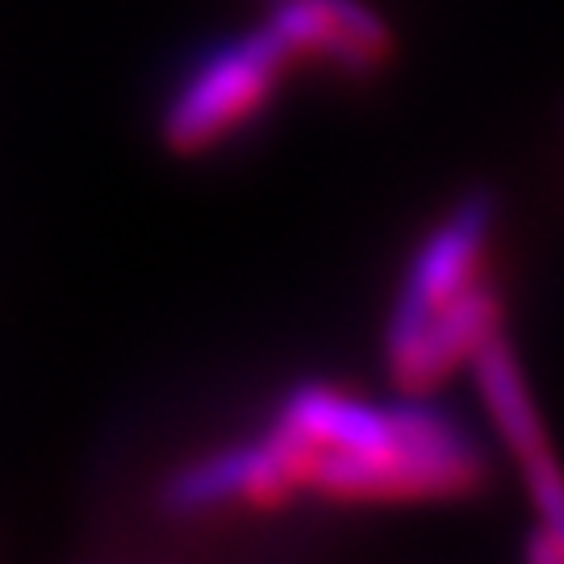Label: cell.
I'll use <instances>...</instances> for the list:
<instances>
[{
    "mask_svg": "<svg viewBox=\"0 0 564 564\" xmlns=\"http://www.w3.org/2000/svg\"><path fill=\"white\" fill-rule=\"evenodd\" d=\"M473 372H477V384H481V402L489 423L498 426L502 444L519 456V464L547 456L552 444H547V431L540 423L535 398H531L523 368H519V360H514V351H510V343L502 335H494L473 356Z\"/></svg>",
    "mask_w": 564,
    "mask_h": 564,
    "instance_id": "5",
    "label": "cell"
},
{
    "mask_svg": "<svg viewBox=\"0 0 564 564\" xmlns=\"http://www.w3.org/2000/svg\"><path fill=\"white\" fill-rule=\"evenodd\" d=\"M502 330V297L489 281L473 284L460 302L431 314L423 323L384 330V364L402 393H431L456 368Z\"/></svg>",
    "mask_w": 564,
    "mask_h": 564,
    "instance_id": "4",
    "label": "cell"
},
{
    "mask_svg": "<svg viewBox=\"0 0 564 564\" xmlns=\"http://www.w3.org/2000/svg\"><path fill=\"white\" fill-rule=\"evenodd\" d=\"M263 25L289 46V55H314V59L335 63V67L351 72V76H364V72L381 67V59L368 55L318 0H272Z\"/></svg>",
    "mask_w": 564,
    "mask_h": 564,
    "instance_id": "7",
    "label": "cell"
},
{
    "mask_svg": "<svg viewBox=\"0 0 564 564\" xmlns=\"http://www.w3.org/2000/svg\"><path fill=\"white\" fill-rule=\"evenodd\" d=\"M289 59H293L289 46L268 25H256L251 34L223 42L193 67V76L167 101L163 142L172 151L193 155L235 134L242 121H251L272 101Z\"/></svg>",
    "mask_w": 564,
    "mask_h": 564,
    "instance_id": "2",
    "label": "cell"
},
{
    "mask_svg": "<svg viewBox=\"0 0 564 564\" xmlns=\"http://www.w3.org/2000/svg\"><path fill=\"white\" fill-rule=\"evenodd\" d=\"M330 18L339 21L343 30L351 34V39L360 42L368 55H377V59H384L389 55V46H393V39H389V25H384L364 0H318Z\"/></svg>",
    "mask_w": 564,
    "mask_h": 564,
    "instance_id": "8",
    "label": "cell"
},
{
    "mask_svg": "<svg viewBox=\"0 0 564 564\" xmlns=\"http://www.w3.org/2000/svg\"><path fill=\"white\" fill-rule=\"evenodd\" d=\"M494 214H498L494 197L473 193L419 242L384 330H402V326L423 323L431 314L447 310L452 302H460L473 284L485 281L481 272L489 235H494Z\"/></svg>",
    "mask_w": 564,
    "mask_h": 564,
    "instance_id": "3",
    "label": "cell"
},
{
    "mask_svg": "<svg viewBox=\"0 0 564 564\" xmlns=\"http://www.w3.org/2000/svg\"><path fill=\"white\" fill-rule=\"evenodd\" d=\"M256 456L251 506H281L302 489L339 502H440L485 481L481 444L419 393L381 405L302 384L284 398Z\"/></svg>",
    "mask_w": 564,
    "mask_h": 564,
    "instance_id": "1",
    "label": "cell"
},
{
    "mask_svg": "<svg viewBox=\"0 0 564 564\" xmlns=\"http://www.w3.org/2000/svg\"><path fill=\"white\" fill-rule=\"evenodd\" d=\"M256 473H260L256 444L226 447V452H214V456L181 468L172 481L163 485V506L172 514H205V510L226 502H251Z\"/></svg>",
    "mask_w": 564,
    "mask_h": 564,
    "instance_id": "6",
    "label": "cell"
}]
</instances>
